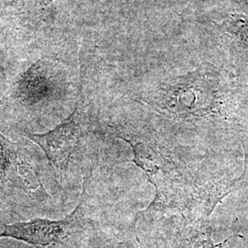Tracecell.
Segmentation results:
<instances>
[{
    "label": "cell",
    "mask_w": 248,
    "mask_h": 248,
    "mask_svg": "<svg viewBox=\"0 0 248 248\" xmlns=\"http://www.w3.org/2000/svg\"><path fill=\"white\" fill-rule=\"evenodd\" d=\"M113 133L132 146L134 163L155 187L154 202L142 214L159 213L163 222H209L215 206L232 189L233 181L207 177L163 133L125 127Z\"/></svg>",
    "instance_id": "cell-1"
},
{
    "label": "cell",
    "mask_w": 248,
    "mask_h": 248,
    "mask_svg": "<svg viewBox=\"0 0 248 248\" xmlns=\"http://www.w3.org/2000/svg\"><path fill=\"white\" fill-rule=\"evenodd\" d=\"M220 96L216 84L208 76L193 74L174 85L163 86L164 114L187 129H200L205 133L228 129L221 122Z\"/></svg>",
    "instance_id": "cell-2"
},
{
    "label": "cell",
    "mask_w": 248,
    "mask_h": 248,
    "mask_svg": "<svg viewBox=\"0 0 248 248\" xmlns=\"http://www.w3.org/2000/svg\"><path fill=\"white\" fill-rule=\"evenodd\" d=\"M87 181L84 182L81 201L74 212L62 220L34 219L25 222L4 225L0 238H13L36 248H81L89 224L86 219L85 202Z\"/></svg>",
    "instance_id": "cell-3"
},
{
    "label": "cell",
    "mask_w": 248,
    "mask_h": 248,
    "mask_svg": "<svg viewBox=\"0 0 248 248\" xmlns=\"http://www.w3.org/2000/svg\"><path fill=\"white\" fill-rule=\"evenodd\" d=\"M87 121L79 107L68 119L48 133H26L56 169H64L79 151L87 133Z\"/></svg>",
    "instance_id": "cell-4"
},
{
    "label": "cell",
    "mask_w": 248,
    "mask_h": 248,
    "mask_svg": "<svg viewBox=\"0 0 248 248\" xmlns=\"http://www.w3.org/2000/svg\"><path fill=\"white\" fill-rule=\"evenodd\" d=\"M243 145L245 150V169L241 177L233 180V188H243L248 192V128L243 136Z\"/></svg>",
    "instance_id": "cell-5"
}]
</instances>
